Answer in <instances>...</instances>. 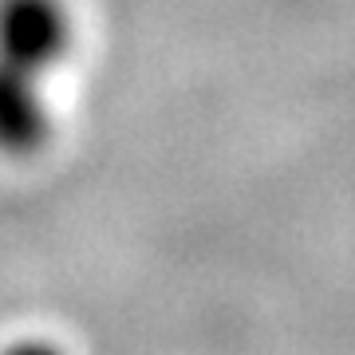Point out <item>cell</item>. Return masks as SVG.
Returning a JSON list of instances; mask_svg holds the SVG:
<instances>
[{"label": "cell", "mask_w": 355, "mask_h": 355, "mask_svg": "<svg viewBox=\"0 0 355 355\" xmlns=\"http://www.w3.org/2000/svg\"><path fill=\"white\" fill-rule=\"evenodd\" d=\"M67 0H0V154L36 158L51 139L48 76L71 51Z\"/></svg>", "instance_id": "obj_1"}, {"label": "cell", "mask_w": 355, "mask_h": 355, "mask_svg": "<svg viewBox=\"0 0 355 355\" xmlns=\"http://www.w3.org/2000/svg\"><path fill=\"white\" fill-rule=\"evenodd\" d=\"M0 355H64V352L48 340H20V343H12V347H4Z\"/></svg>", "instance_id": "obj_2"}]
</instances>
